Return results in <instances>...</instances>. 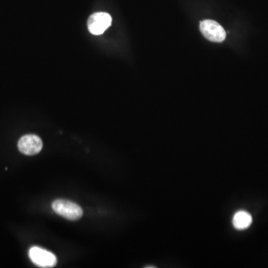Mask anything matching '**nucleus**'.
I'll return each mask as SVG.
<instances>
[{"label": "nucleus", "instance_id": "1", "mask_svg": "<svg viewBox=\"0 0 268 268\" xmlns=\"http://www.w3.org/2000/svg\"><path fill=\"white\" fill-rule=\"evenodd\" d=\"M54 213L69 220H77L83 216V210L80 206L66 200H56L53 203Z\"/></svg>", "mask_w": 268, "mask_h": 268}, {"label": "nucleus", "instance_id": "2", "mask_svg": "<svg viewBox=\"0 0 268 268\" xmlns=\"http://www.w3.org/2000/svg\"><path fill=\"white\" fill-rule=\"evenodd\" d=\"M201 33L212 42H223L226 38V32L217 22L206 20L200 23Z\"/></svg>", "mask_w": 268, "mask_h": 268}, {"label": "nucleus", "instance_id": "3", "mask_svg": "<svg viewBox=\"0 0 268 268\" xmlns=\"http://www.w3.org/2000/svg\"><path fill=\"white\" fill-rule=\"evenodd\" d=\"M29 256L32 262L41 268H53L57 264L56 256L41 247H32L29 250Z\"/></svg>", "mask_w": 268, "mask_h": 268}, {"label": "nucleus", "instance_id": "4", "mask_svg": "<svg viewBox=\"0 0 268 268\" xmlns=\"http://www.w3.org/2000/svg\"><path fill=\"white\" fill-rule=\"evenodd\" d=\"M112 23V17L107 13L98 12L92 14L87 21L90 33L95 35L103 34Z\"/></svg>", "mask_w": 268, "mask_h": 268}, {"label": "nucleus", "instance_id": "5", "mask_svg": "<svg viewBox=\"0 0 268 268\" xmlns=\"http://www.w3.org/2000/svg\"><path fill=\"white\" fill-rule=\"evenodd\" d=\"M18 149L23 155L33 156L38 155L42 150L43 142L38 136L27 134L19 140Z\"/></svg>", "mask_w": 268, "mask_h": 268}, {"label": "nucleus", "instance_id": "6", "mask_svg": "<svg viewBox=\"0 0 268 268\" xmlns=\"http://www.w3.org/2000/svg\"><path fill=\"white\" fill-rule=\"evenodd\" d=\"M253 218L251 214L246 211L237 212L232 219V224L238 230L247 229L251 225Z\"/></svg>", "mask_w": 268, "mask_h": 268}]
</instances>
